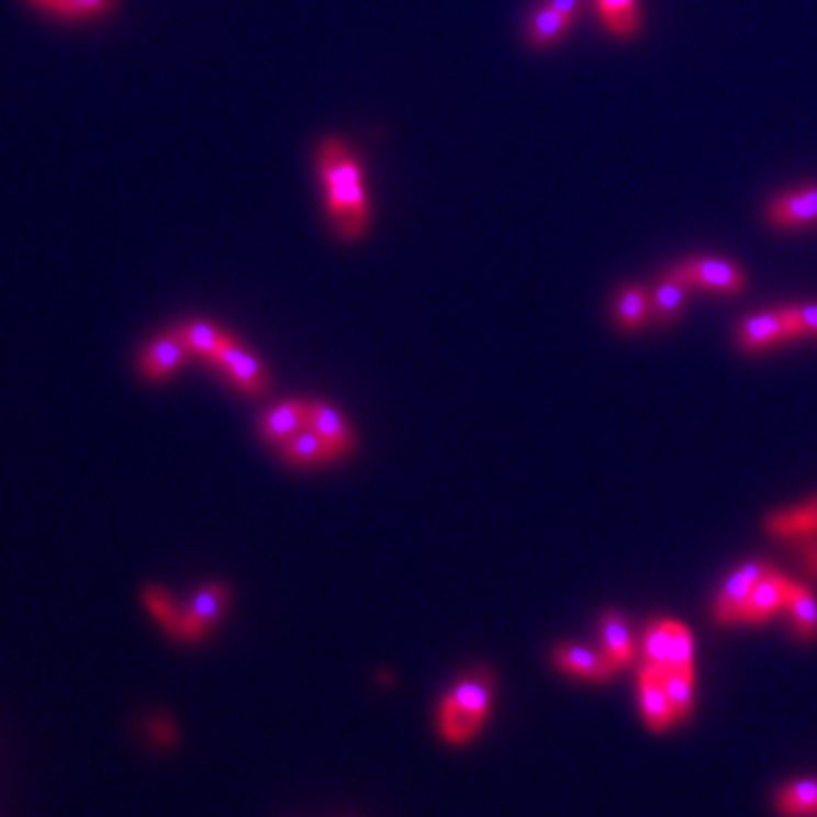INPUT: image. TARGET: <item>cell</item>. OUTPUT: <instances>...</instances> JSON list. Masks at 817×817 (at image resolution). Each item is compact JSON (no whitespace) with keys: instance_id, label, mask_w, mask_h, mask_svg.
I'll use <instances>...</instances> for the list:
<instances>
[{"instance_id":"8992f818","label":"cell","mask_w":817,"mask_h":817,"mask_svg":"<svg viewBox=\"0 0 817 817\" xmlns=\"http://www.w3.org/2000/svg\"><path fill=\"white\" fill-rule=\"evenodd\" d=\"M768 570H770V566L765 561L745 563L742 568H738L727 579V584L723 586V591L718 595V602H715V618H718L720 623H727V625L734 623V620H740L749 593H752V589L757 586V582Z\"/></svg>"},{"instance_id":"d6a6232c","label":"cell","mask_w":817,"mask_h":817,"mask_svg":"<svg viewBox=\"0 0 817 817\" xmlns=\"http://www.w3.org/2000/svg\"><path fill=\"white\" fill-rule=\"evenodd\" d=\"M30 3H32V5H37V8H42V10H48V12H53V10H55V3H57V0H30Z\"/></svg>"},{"instance_id":"44dd1931","label":"cell","mask_w":817,"mask_h":817,"mask_svg":"<svg viewBox=\"0 0 817 817\" xmlns=\"http://www.w3.org/2000/svg\"><path fill=\"white\" fill-rule=\"evenodd\" d=\"M602 636H604V652L606 657L613 661V665L620 668V665H627L634 657V647H631V640H629V631L623 623V618L618 616V613H604L602 616Z\"/></svg>"},{"instance_id":"ac0fdd59","label":"cell","mask_w":817,"mask_h":817,"mask_svg":"<svg viewBox=\"0 0 817 817\" xmlns=\"http://www.w3.org/2000/svg\"><path fill=\"white\" fill-rule=\"evenodd\" d=\"M570 25H572V23H570L566 16H561L559 12H555L550 5L540 3V5L529 14L527 30H525L527 42H529L531 46H538V48L550 46V44H555L557 40L563 37V34L568 32Z\"/></svg>"},{"instance_id":"9a60e30c","label":"cell","mask_w":817,"mask_h":817,"mask_svg":"<svg viewBox=\"0 0 817 817\" xmlns=\"http://www.w3.org/2000/svg\"><path fill=\"white\" fill-rule=\"evenodd\" d=\"M278 448L282 457L293 466H316L336 457L334 450L327 446V440L306 425L287 440H282Z\"/></svg>"},{"instance_id":"7a4b0ae2","label":"cell","mask_w":817,"mask_h":817,"mask_svg":"<svg viewBox=\"0 0 817 817\" xmlns=\"http://www.w3.org/2000/svg\"><path fill=\"white\" fill-rule=\"evenodd\" d=\"M493 695V674L474 670L440 700L438 731L450 745H466L482 729Z\"/></svg>"},{"instance_id":"3957f363","label":"cell","mask_w":817,"mask_h":817,"mask_svg":"<svg viewBox=\"0 0 817 817\" xmlns=\"http://www.w3.org/2000/svg\"><path fill=\"white\" fill-rule=\"evenodd\" d=\"M212 363L221 366L227 378L248 395H261L268 387V374L261 361L246 348L238 346L230 334Z\"/></svg>"},{"instance_id":"5b68a950","label":"cell","mask_w":817,"mask_h":817,"mask_svg":"<svg viewBox=\"0 0 817 817\" xmlns=\"http://www.w3.org/2000/svg\"><path fill=\"white\" fill-rule=\"evenodd\" d=\"M674 270H676L679 276L684 278L689 284L706 287V289L723 291V293H736V291H740L742 284H745L742 272H740L734 264L723 261V259H704V257H695V259L681 261L679 266H674Z\"/></svg>"},{"instance_id":"f1b7e54d","label":"cell","mask_w":817,"mask_h":817,"mask_svg":"<svg viewBox=\"0 0 817 817\" xmlns=\"http://www.w3.org/2000/svg\"><path fill=\"white\" fill-rule=\"evenodd\" d=\"M114 8V0H57L53 14L64 19H89L108 14Z\"/></svg>"},{"instance_id":"9c48e42d","label":"cell","mask_w":817,"mask_h":817,"mask_svg":"<svg viewBox=\"0 0 817 817\" xmlns=\"http://www.w3.org/2000/svg\"><path fill=\"white\" fill-rule=\"evenodd\" d=\"M765 214L768 221L779 227H806L817 223V184L774 198Z\"/></svg>"},{"instance_id":"2e32d148","label":"cell","mask_w":817,"mask_h":817,"mask_svg":"<svg viewBox=\"0 0 817 817\" xmlns=\"http://www.w3.org/2000/svg\"><path fill=\"white\" fill-rule=\"evenodd\" d=\"M304 425H306V402L287 400L278 406L268 408V412L261 418V423H259V429H261V436L266 440L278 443V446H280L282 440L293 436Z\"/></svg>"},{"instance_id":"8fae6325","label":"cell","mask_w":817,"mask_h":817,"mask_svg":"<svg viewBox=\"0 0 817 817\" xmlns=\"http://www.w3.org/2000/svg\"><path fill=\"white\" fill-rule=\"evenodd\" d=\"M638 684H640L642 715H645L647 725H650V729L654 731L665 729L672 720V710H670V702L663 689V674H659L650 665H645L638 676Z\"/></svg>"},{"instance_id":"83f0119b","label":"cell","mask_w":817,"mask_h":817,"mask_svg":"<svg viewBox=\"0 0 817 817\" xmlns=\"http://www.w3.org/2000/svg\"><path fill=\"white\" fill-rule=\"evenodd\" d=\"M144 600L146 604L150 606V611L155 613V616L159 618V623L174 634V636H180V611L174 606V602H170V597L157 589V586H148L144 591Z\"/></svg>"},{"instance_id":"d4e9b609","label":"cell","mask_w":817,"mask_h":817,"mask_svg":"<svg viewBox=\"0 0 817 817\" xmlns=\"http://www.w3.org/2000/svg\"><path fill=\"white\" fill-rule=\"evenodd\" d=\"M663 689L670 702L672 720H684L691 713V702H693V674L668 670L663 674Z\"/></svg>"},{"instance_id":"d6986e66","label":"cell","mask_w":817,"mask_h":817,"mask_svg":"<svg viewBox=\"0 0 817 817\" xmlns=\"http://www.w3.org/2000/svg\"><path fill=\"white\" fill-rule=\"evenodd\" d=\"M176 329L182 336L189 352L202 355L208 361H214V357L219 355L221 346L225 344V338H227L225 332H221L216 325L204 323V321H189V323H182Z\"/></svg>"},{"instance_id":"5bb4252c","label":"cell","mask_w":817,"mask_h":817,"mask_svg":"<svg viewBox=\"0 0 817 817\" xmlns=\"http://www.w3.org/2000/svg\"><path fill=\"white\" fill-rule=\"evenodd\" d=\"M555 661L561 670H568L572 674L586 676V679H606L611 672L616 670L613 661L606 657V652H593L589 647L579 645H559L555 650Z\"/></svg>"},{"instance_id":"f546056e","label":"cell","mask_w":817,"mask_h":817,"mask_svg":"<svg viewBox=\"0 0 817 817\" xmlns=\"http://www.w3.org/2000/svg\"><path fill=\"white\" fill-rule=\"evenodd\" d=\"M788 332L795 334H817V304H804L788 310Z\"/></svg>"},{"instance_id":"ffe728a7","label":"cell","mask_w":817,"mask_h":817,"mask_svg":"<svg viewBox=\"0 0 817 817\" xmlns=\"http://www.w3.org/2000/svg\"><path fill=\"white\" fill-rule=\"evenodd\" d=\"M595 5L604 25L616 37H631L638 30L640 14L636 0H595Z\"/></svg>"},{"instance_id":"7402d4cb","label":"cell","mask_w":817,"mask_h":817,"mask_svg":"<svg viewBox=\"0 0 817 817\" xmlns=\"http://www.w3.org/2000/svg\"><path fill=\"white\" fill-rule=\"evenodd\" d=\"M776 808L786 817L817 810V779H804L776 795Z\"/></svg>"},{"instance_id":"603a6c76","label":"cell","mask_w":817,"mask_h":817,"mask_svg":"<svg viewBox=\"0 0 817 817\" xmlns=\"http://www.w3.org/2000/svg\"><path fill=\"white\" fill-rule=\"evenodd\" d=\"M788 608L793 613L795 631H797L799 638L817 636V602L806 586H802V584L791 586Z\"/></svg>"},{"instance_id":"7c38bea8","label":"cell","mask_w":817,"mask_h":817,"mask_svg":"<svg viewBox=\"0 0 817 817\" xmlns=\"http://www.w3.org/2000/svg\"><path fill=\"white\" fill-rule=\"evenodd\" d=\"M791 336L788 332V310L768 312L747 318L738 329V340L745 350L768 348L774 340Z\"/></svg>"},{"instance_id":"4fadbf2b","label":"cell","mask_w":817,"mask_h":817,"mask_svg":"<svg viewBox=\"0 0 817 817\" xmlns=\"http://www.w3.org/2000/svg\"><path fill=\"white\" fill-rule=\"evenodd\" d=\"M765 529L776 538H806L817 534V497L793 506L781 508L768 516Z\"/></svg>"},{"instance_id":"4316f807","label":"cell","mask_w":817,"mask_h":817,"mask_svg":"<svg viewBox=\"0 0 817 817\" xmlns=\"http://www.w3.org/2000/svg\"><path fill=\"white\" fill-rule=\"evenodd\" d=\"M670 629V670L693 674V638L689 629L668 620Z\"/></svg>"},{"instance_id":"cb8c5ba5","label":"cell","mask_w":817,"mask_h":817,"mask_svg":"<svg viewBox=\"0 0 817 817\" xmlns=\"http://www.w3.org/2000/svg\"><path fill=\"white\" fill-rule=\"evenodd\" d=\"M650 312V295L642 287H625L616 298V321L625 329H634Z\"/></svg>"},{"instance_id":"6da1fadb","label":"cell","mask_w":817,"mask_h":817,"mask_svg":"<svg viewBox=\"0 0 817 817\" xmlns=\"http://www.w3.org/2000/svg\"><path fill=\"white\" fill-rule=\"evenodd\" d=\"M316 166L332 227L340 238L355 242L366 232L370 216L359 159L344 139L327 136L318 146Z\"/></svg>"},{"instance_id":"e0dca14e","label":"cell","mask_w":817,"mask_h":817,"mask_svg":"<svg viewBox=\"0 0 817 817\" xmlns=\"http://www.w3.org/2000/svg\"><path fill=\"white\" fill-rule=\"evenodd\" d=\"M689 287L691 284L681 278L674 268L665 272L650 298V310L657 323H670L676 316L681 302H684L686 298Z\"/></svg>"},{"instance_id":"52a82bcc","label":"cell","mask_w":817,"mask_h":817,"mask_svg":"<svg viewBox=\"0 0 817 817\" xmlns=\"http://www.w3.org/2000/svg\"><path fill=\"white\" fill-rule=\"evenodd\" d=\"M791 582L786 577H781L772 568L759 579L757 586L749 593L740 620L745 623H763L783 606H788L791 595Z\"/></svg>"},{"instance_id":"277c9868","label":"cell","mask_w":817,"mask_h":817,"mask_svg":"<svg viewBox=\"0 0 817 817\" xmlns=\"http://www.w3.org/2000/svg\"><path fill=\"white\" fill-rule=\"evenodd\" d=\"M227 602V589L223 584H208L193 595V600L180 611V636L182 640H198L204 636L221 616Z\"/></svg>"},{"instance_id":"484cf974","label":"cell","mask_w":817,"mask_h":817,"mask_svg":"<svg viewBox=\"0 0 817 817\" xmlns=\"http://www.w3.org/2000/svg\"><path fill=\"white\" fill-rule=\"evenodd\" d=\"M645 657L647 665L654 668L659 674L670 670V629L668 620L652 623L645 631Z\"/></svg>"},{"instance_id":"4dcf8cb0","label":"cell","mask_w":817,"mask_h":817,"mask_svg":"<svg viewBox=\"0 0 817 817\" xmlns=\"http://www.w3.org/2000/svg\"><path fill=\"white\" fill-rule=\"evenodd\" d=\"M542 3L550 5L561 16H566L570 23L577 19L579 8H582V0H542Z\"/></svg>"},{"instance_id":"30bf717a","label":"cell","mask_w":817,"mask_h":817,"mask_svg":"<svg viewBox=\"0 0 817 817\" xmlns=\"http://www.w3.org/2000/svg\"><path fill=\"white\" fill-rule=\"evenodd\" d=\"M306 427L318 432L327 440V446L334 450L336 457L348 455L355 446L348 423L340 418V414H336L332 406L323 402H306Z\"/></svg>"},{"instance_id":"ba28073f","label":"cell","mask_w":817,"mask_h":817,"mask_svg":"<svg viewBox=\"0 0 817 817\" xmlns=\"http://www.w3.org/2000/svg\"><path fill=\"white\" fill-rule=\"evenodd\" d=\"M189 355V348L178 334V329H170L157 338L139 352V368L148 380H166Z\"/></svg>"},{"instance_id":"1f68e13d","label":"cell","mask_w":817,"mask_h":817,"mask_svg":"<svg viewBox=\"0 0 817 817\" xmlns=\"http://www.w3.org/2000/svg\"><path fill=\"white\" fill-rule=\"evenodd\" d=\"M804 561H806V568L817 574V545L815 542H808L804 548Z\"/></svg>"}]
</instances>
